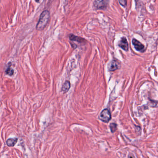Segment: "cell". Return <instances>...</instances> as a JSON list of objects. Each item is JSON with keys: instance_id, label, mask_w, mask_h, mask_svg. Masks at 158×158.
Listing matches in <instances>:
<instances>
[{"instance_id": "1", "label": "cell", "mask_w": 158, "mask_h": 158, "mask_svg": "<svg viewBox=\"0 0 158 158\" xmlns=\"http://www.w3.org/2000/svg\"><path fill=\"white\" fill-rule=\"evenodd\" d=\"M50 19V14L48 10H45L40 15V20L36 26V29L39 31H41L44 29L47 24L49 22Z\"/></svg>"}, {"instance_id": "2", "label": "cell", "mask_w": 158, "mask_h": 158, "mask_svg": "<svg viewBox=\"0 0 158 158\" xmlns=\"http://www.w3.org/2000/svg\"><path fill=\"white\" fill-rule=\"evenodd\" d=\"M109 0H94V6L98 10H104L108 6Z\"/></svg>"}, {"instance_id": "3", "label": "cell", "mask_w": 158, "mask_h": 158, "mask_svg": "<svg viewBox=\"0 0 158 158\" xmlns=\"http://www.w3.org/2000/svg\"><path fill=\"white\" fill-rule=\"evenodd\" d=\"M99 119L104 123H108L111 118V113L107 109L103 110L99 116Z\"/></svg>"}, {"instance_id": "4", "label": "cell", "mask_w": 158, "mask_h": 158, "mask_svg": "<svg viewBox=\"0 0 158 158\" xmlns=\"http://www.w3.org/2000/svg\"><path fill=\"white\" fill-rule=\"evenodd\" d=\"M132 43L136 50L139 51H143L144 46L140 42L135 39H133L132 40Z\"/></svg>"}, {"instance_id": "5", "label": "cell", "mask_w": 158, "mask_h": 158, "mask_svg": "<svg viewBox=\"0 0 158 158\" xmlns=\"http://www.w3.org/2000/svg\"><path fill=\"white\" fill-rule=\"evenodd\" d=\"M119 46H120L121 49H123L125 51L128 50L129 44L126 37H122L121 38V40L120 41L119 43Z\"/></svg>"}, {"instance_id": "6", "label": "cell", "mask_w": 158, "mask_h": 158, "mask_svg": "<svg viewBox=\"0 0 158 158\" xmlns=\"http://www.w3.org/2000/svg\"><path fill=\"white\" fill-rule=\"evenodd\" d=\"M119 63L117 61L113 60L110 63L109 66V70L110 71H114L118 69Z\"/></svg>"}, {"instance_id": "7", "label": "cell", "mask_w": 158, "mask_h": 158, "mask_svg": "<svg viewBox=\"0 0 158 158\" xmlns=\"http://www.w3.org/2000/svg\"><path fill=\"white\" fill-rule=\"evenodd\" d=\"M18 141L17 138H9L6 141L7 145L9 147H13L15 145Z\"/></svg>"}, {"instance_id": "8", "label": "cell", "mask_w": 158, "mask_h": 158, "mask_svg": "<svg viewBox=\"0 0 158 158\" xmlns=\"http://www.w3.org/2000/svg\"><path fill=\"white\" fill-rule=\"evenodd\" d=\"M69 38L71 40L73 41H77L78 43H82L84 42V39H83V38L79 37L78 36H76L73 34H70L69 35Z\"/></svg>"}, {"instance_id": "9", "label": "cell", "mask_w": 158, "mask_h": 158, "mask_svg": "<svg viewBox=\"0 0 158 158\" xmlns=\"http://www.w3.org/2000/svg\"><path fill=\"white\" fill-rule=\"evenodd\" d=\"M70 87H71L70 82L69 81H66L63 85L62 88V91L64 92H66L68 91L69 89L70 88Z\"/></svg>"}, {"instance_id": "10", "label": "cell", "mask_w": 158, "mask_h": 158, "mask_svg": "<svg viewBox=\"0 0 158 158\" xmlns=\"http://www.w3.org/2000/svg\"><path fill=\"white\" fill-rule=\"evenodd\" d=\"M11 63L10 62L9 63V66H8L7 69H6V71H5L6 74L9 75V76H12V75H14V71L13 69L11 67Z\"/></svg>"}, {"instance_id": "11", "label": "cell", "mask_w": 158, "mask_h": 158, "mask_svg": "<svg viewBox=\"0 0 158 158\" xmlns=\"http://www.w3.org/2000/svg\"><path fill=\"white\" fill-rule=\"evenodd\" d=\"M110 129L112 133L115 132L117 129V125L115 123H111L110 124Z\"/></svg>"}, {"instance_id": "12", "label": "cell", "mask_w": 158, "mask_h": 158, "mask_svg": "<svg viewBox=\"0 0 158 158\" xmlns=\"http://www.w3.org/2000/svg\"><path fill=\"white\" fill-rule=\"evenodd\" d=\"M118 2L120 4V5L123 7H126L127 5V0H118Z\"/></svg>"}, {"instance_id": "13", "label": "cell", "mask_w": 158, "mask_h": 158, "mask_svg": "<svg viewBox=\"0 0 158 158\" xmlns=\"http://www.w3.org/2000/svg\"><path fill=\"white\" fill-rule=\"evenodd\" d=\"M128 158H135V157L133 154H129Z\"/></svg>"}, {"instance_id": "14", "label": "cell", "mask_w": 158, "mask_h": 158, "mask_svg": "<svg viewBox=\"0 0 158 158\" xmlns=\"http://www.w3.org/2000/svg\"><path fill=\"white\" fill-rule=\"evenodd\" d=\"M36 1V2H39L40 0H35Z\"/></svg>"}]
</instances>
